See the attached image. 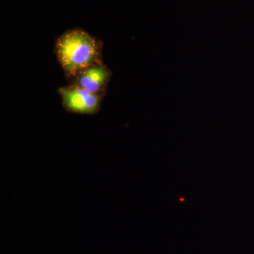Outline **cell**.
I'll list each match as a JSON object with an SVG mask.
<instances>
[{
    "label": "cell",
    "instance_id": "3957f363",
    "mask_svg": "<svg viewBox=\"0 0 254 254\" xmlns=\"http://www.w3.org/2000/svg\"><path fill=\"white\" fill-rule=\"evenodd\" d=\"M111 72L103 63L95 64L78 72L71 83L78 85L92 93L105 95Z\"/></svg>",
    "mask_w": 254,
    "mask_h": 254
},
{
    "label": "cell",
    "instance_id": "6da1fadb",
    "mask_svg": "<svg viewBox=\"0 0 254 254\" xmlns=\"http://www.w3.org/2000/svg\"><path fill=\"white\" fill-rule=\"evenodd\" d=\"M100 40L79 28L68 30L58 37L55 53L65 76L71 80L78 72L102 61Z\"/></svg>",
    "mask_w": 254,
    "mask_h": 254
},
{
    "label": "cell",
    "instance_id": "7a4b0ae2",
    "mask_svg": "<svg viewBox=\"0 0 254 254\" xmlns=\"http://www.w3.org/2000/svg\"><path fill=\"white\" fill-rule=\"evenodd\" d=\"M58 93L66 111L88 115H96L99 112L105 95L94 94L73 83L60 87Z\"/></svg>",
    "mask_w": 254,
    "mask_h": 254
}]
</instances>
